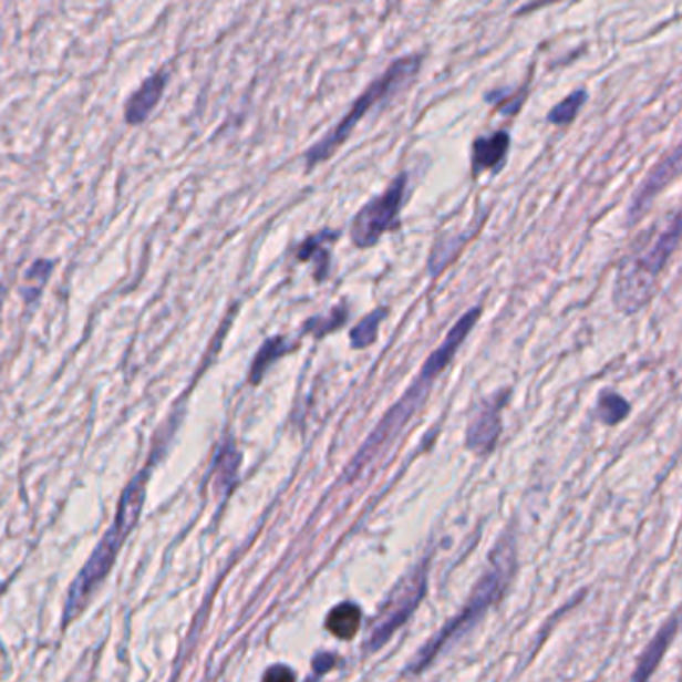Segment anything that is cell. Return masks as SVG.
Masks as SVG:
<instances>
[{"label":"cell","mask_w":682,"mask_h":682,"mask_svg":"<svg viewBox=\"0 0 682 682\" xmlns=\"http://www.w3.org/2000/svg\"><path fill=\"white\" fill-rule=\"evenodd\" d=\"M517 569L515 562V542L510 538L503 537L490 552V569L486 570L480 580L476 582L471 599L466 600L463 610L446 622L441 631L434 634L431 641L421 647L413 661L406 664L404 674H416L428 669V664L445 652L451 644L463 639L466 632L475 627L478 620L485 617L486 610L495 604L507 590L508 582L513 579Z\"/></svg>","instance_id":"cell-1"},{"label":"cell","mask_w":682,"mask_h":682,"mask_svg":"<svg viewBox=\"0 0 682 682\" xmlns=\"http://www.w3.org/2000/svg\"><path fill=\"white\" fill-rule=\"evenodd\" d=\"M166 81L168 76L165 73H156L151 79H146L145 84L131 96V101L126 104V111H124L126 123H145L146 116L153 113V108L165 93Z\"/></svg>","instance_id":"cell-11"},{"label":"cell","mask_w":682,"mask_h":682,"mask_svg":"<svg viewBox=\"0 0 682 682\" xmlns=\"http://www.w3.org/2000/svg\"><path fill=\"white\" fill-rule=\"evenodd\" d=\"M500 431H503L500 404L486 401L480 409H476L471 423L466 426V448L478 456L493 453Z\"/></svg>","instance_id":"cell-9"},{"label":"cell","mask_w":682,"mask_h":682,"mask_svg":"<svg viewBox=\"0 0 682 682\" xmlns=\"http://www.w3.org/2000/svg\"><path fill=\"white\" fill-rule=\"evenodd\" d=\"M525 96H527V89H525V91L520 89L518 93L508 94V99L507 96L500 99V101H498V99H488V103H490V101H498V111H500V113L515 116V113H517L518 108L525 103Z\"/></svg>","instance_id":"cell-19"},{"label":"cell","mask_w":682,"mask_h":682,"mask_svg":"<svg viewBox=\"0 0 682 682\" xmlns=\"http://www.w3.org/2000/svg\"><path fill=\"white\" fill-rule=\"evenodd\" d=\"M148 475H151V471L143 468L124 488L113 527L106 530V535L99 542V547L94 548L93 557L89 558V562L84 565L83 570L79 572V577L74 579L71 592L66 597L64 617H62L64 624H69L71 620L76 619V614L86 607L96 585L103 582L104 577L113 569L118 550L123 548L124 540L133 533L136 520L141 517V510L145 505Z\"/></svg>","instance_id":"cell-2"},{"label":"cell","mask_w":682,"mask_h":682,"mask_svg":"<svg viewBox=\"0 0 682 682\" xmlns=\"http://www.w3.org/2000/svg\"><path fill=\"white\" fill-rule=\"evenodd\" d=\"M552 0H530V4H528L527 9H520V12H530L535 11L537 7H545V4H550Z\"/></svg>","instance_id":"cell-22"},{"label":"cell","mask_w":682,"mask_h":682,"mask_svg":"<svg viewBox=\"0 0 682 682\" xmlns=\"http://www.w3.org/2000/svg\"><path fill=\"white\" fill-rule=\"evenodd\" d=\"M386 314H389L386 309L372 310L371 314H366L351 331L352 349L371 347L372 342L376 341V337H379V327L386 319Z\"/></svg>","instance_id":"cell-16"},{"label":"cell","mask_w":682,"mask_h":682,"mask_svg":"<svg viewBox=\"0 0 682 682\" xmlns=\"http://www.w3.org/2000/svg\"><path fill=\"white\" fill-rule=\"evenodd\" d=\"M434 381L436 379L431 376V374H426L423 371L418 372V376L411 384V389L399 399V403H394L389 409V413L384 414L381 423L374 426V431L369 434L364 445L359 448V453L352 458L351 465L344 468V478L347 480L359 478L364 473V468H369L379 458V455L383 453L384 448L391 445L399 434L403 433L406 423L413 418L416 411L426 401Z\"/></svg>","instance_id":"cell-5"},{"label":"cell","mask_w":682,"mask_h":682,"mask_svg":"<svg viewBox=\"0 0 682 682\" xmlns=\"http://www.w3.org/2000/svg\"><path fill=\"white\" fill-rule=\"evenodd\" d=\"M421 62H423V56H418V54H406V56H401V59L391 62L389 69L379 79H374L364 89V93L352 103L349 113L342 116L339 124L322 136L321 141H317L314 145L310 146L307 155H304L307 170L321 166L331 156L337 155L341 151V146L356 131V126L362 118L369 116L372 108L391 103L396 94H401L404 89H409L421 71Z\"/></svg>","instance_id":"cell-3"},{"label":"cell","mask_w":682,"mask_h":682,"mask_svg":"<svg viewBox=\"0 0 682 682\" xmlns=\"http://www.w3.org/2000/svg\"><path fill=\"white\" fill-rule=\"evenodd\" d=\"M426 590H428V565L423 560L418 567L409 570L403 579L396 582L391 597L384 600L383 609L376 614L364 644L366 652L381 651L384 644L393 639L394 632L403 629L406 620L413 617L414 610L423 602Z\"/></svg>","instance_id":"cell-6"},{"label":"cell","mask_w":682,"mask_h":682,"mask_svg":"<svg viewBox=\"0 0 682 682\" xmlns=\"http://www.w3.org/2000/svg\"><path fill=\"white\" fill-rule=\"evenodd\" d=\"M510 151V135L496 131L493 135L478 136L471 148V173L480 176L486 170H498L507 161Z\"/></svg>","instance_id":"cell-10"},{"label":"cell","mask_w":682,"mask_h":682,"mask_svg":"<svg viewBox=\"0 0 682 682\" xmlns=\"http://www.w3.org/2000/svg\"><path fill=\"white\" fill-rule=\"evenodd\" d=\"M361 609L352 602H342L339 607H334L327 617V629L341 641L354 639L356 632L361 631Z\"/></svg>","instance_id":"cell-13"},{"label":"cell","mask_w":682,"mask_h":682,"mask_svg":"<svg viewBox=\"0 0 682 682\" xmlns=\"http://www.w3.org/2000/svg\"><path fill=\"white\" fill-rule=\"evenodd\" d=\"M262 679L265 681H294V672L289 671L287 666H272L270 671L265 672Z\"/></svg>","instance_id":"cell-21"},{"label":"cell","mask_w":682,"mask_h":682,"mask_svg":"<svg viewBox=\"0 0 682 682\" xmlns=\"http://www.w3.org/2000/svg\"><path fill=\"white\" fill-rule=\"evenodd\" d=\"M409 190V175L396 176L383 195L372 198L352 218L351 240L356 248H371L399 227Z\"/></svg>","instance_id":"cell-7"},{"label":"cell","mask_w":682,"mask_h":682,"mask_svg":"<svg viewBox=\"0 0 682 682\" xmlns=\"http://www.w3.org/2000/svg\"><path fill=\"white\" fill-rule=\"evenodd\" d=\"M292 351V344L287 342V339H282V337H275V339H269V341L265 342L262 347H260L259 354L255 356V362H252V369H250V383L257 384L262 381V374L267 372L270 364L280 359V356H285L287 352Z\"/></svg>","instance_id":"cell-14"},{"label":"cell","mask_w":682,"mask_h":682,"mask_svg":"<svg viewBox=\"0 0 682 682\" xmlns=\"http://www.w3.org/2000/svg\"><path fill=\"white\" fill-rule=\"evenodd\" d=\"M587 91L579 89L575 93L567 94L560 103L555 104L547 114V123L555 124V126H569L577 114L580 113V108L587 103Z\"/></svg>","instance_id":"cell-15"},{"label":"cell","mask_w":682,"mask_h":682,"mask_svg":"<svg viewBox=\"0 0 682 682\" xmlns=\"http://www.w3.org/2000/svg\"><path fill=\"white\" fill-rule=\"evenodd\" d=\"M679 170H681V148L674 146L671 155L664 156L661 163L652 168L651 175L647 176V180L642 183L641 190L637 193V197L632 198V205L629 208L631 223L632 220L637 223L647 213V208L662 188L671 185L672 180L679 176Z\"/></svg>","instance_id":"cell-8"},{"label":"cell","mask_w":682,"mask_h":682,"mask_svg":"<svg viewBox=\"0 0 682 682\" xmlns=\"http://www.w3.org/2000/svg\"><path fill=\"white\" fill-rule=\"evenodd\" d=\"M676 629H679V619L672 617L661 631L654 634L651 644L644 649L641 659H639V666L637 672L632 674V681L642 682L647 679H651L652 672L657 671V666L661 664L662 657L669 651L671 642L676 637Z\"/></svg>","instance_id":"cell-12"},{"label":"cell","mask_w":682,"mask_h":682,"mask_svg":"<svg viewBox=\"0 0 682 682\" xmlns=\"http://www.w3.org/2000/svg\"><path fill=\"white\" fill-rule=\"evenodd\" d=\"M631 413V404L627 403L620 394L612 391L600 393L599 403H597V414L600 421L604 424H619Z\"/></svg>","instance_id":"cell-17"},{"label":"cell","mask_w":682,"mask_h":682,"mask_svg":"<svg viewBox=\"0 0 682 682\" xmlns=\"http://www.w3.org/2000/svg\"><path fill=\"white\" fill-rule=\"evenodd\" d=\"M681 240V213H672L671 223L662 228L651 247L632 255L620 265L619 277L614 282V304L617 309L632 314L641 310L651 299L654 280L679 247Z\"/></svg>","instance_id":"cell-4"},{"label":"cell","mask_w":682,"mask_h":682,"mask_svg":"<svg viewBox=\"0 0 682 682\" xmlns=\"http://www.w3.org/2000/svg\"><path fill=\"white\" fill-rule=\"evenodd\" d=\"M0 304H2V300H0Z\"/></svg>","instance_id":"cell-24"},{"label":"cell","mask_w":682,"mask_h":682,"mask_svg":"<svg viewBox=\"0 0 682 682\" xmlns=\"http://www.w3.org/2000/svg\"><path fill=\"white\" fill-rule=\"evenodd\" d=\"M428 2H438V0H428Z\"/></svg>","instance_id":"cell-23"},{"label":"cell","mask_w":682,"mask_h":682,"mask_svg":"<svg viewBox=\"0 0 682 682\" xmlns=\"http://www.w3.org/2000/svg\"><path fill=\"white\" fill-rule=\"evenodd\" d=\"M238 465H240V455H238L235 445L228 441L227 445H223L217 456V466H223L218 476L223 478V485L227 486V488H230V485L237 478Z\"/></svg>","instance_id":"cell-18"},{"label":"cell","mask_w":682,"mask_h":682,"mask_svg":"<svg viewBox=\"0 0 682 682\" xmlns=\"http://www.w3.org/2000/svg\"><path fill=\"white\" fill-rule=\"evenodd\" d=\"M332 664H334V657L329 654V652H319V654L312 659V669H314L317 674H324V672L331 671Z\"/></svg>","instance_id":"cell-20"}]
</instances>
